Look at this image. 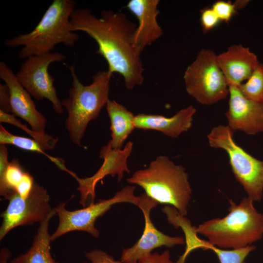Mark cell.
Masks as SVG:
<instances>
[{
    "label": "cell",
    "mask_w": 263,
    "mask_h": 263,
    "mask_svg": "<svg viewBox=\"0 0 263 263\" xmlns=\"http://www.w3.org/2000/svg\"><path fill=\"white\" fill-rule=\"evenodd\" d=\"M238 87L245 97L263 104V64L260 62L245 82Z\"/></svg>",
    "instance_id": "7402d4cb"
},
{
    "label": "cell",
    "mask_w": 263,
    "mask_h": 263,
    "mask_svg": "<svg viewBox=\"0 0 263 263\" xmlns=\"http://www.w3.org/2000/svg\"><path fill=\"white\" fill-rule=\"evenodd\" d=\"M65 59V56L59 52L30 56L22 63L16 74L20 84L31 96L38 100L47 99L55 112L59 114L63 112V107L54 85L55 78L49 74L48 67L54 62Z\"/></svg>",
    "instance_id": "30bf717a"
},
{
    "label": "cell",
    "mask_w": 263,
    "mask_h": 263,
    "mask_svg": "<svg viewBox=\"0 0 263 263\" xmlns=\"http://www.w3.org/2000/svg\"><path fill=\"white\" fill-rule=\"evenodd\" d=\"M159 3V0H130L127 4V8L136 17L138 22L132 41L141 53L163 34V29L157 21L160 13L158 9Z\"/></svg>",
    "instance_id": "9a60e30c"
},
{
    "label": "cell",
    "mask_w": 263,
    "mask_h": 263,
    "mask_svg": "<svg viewBox=\"0 0 263 263\" xmlns=\"http://www.w3.org/2000/svg\"><path fill=\"white\" fill-rule=\"evenodd\" d=\"M71 75L72 86L69 97L61 101L68 113L65 127L73 143L82 147L81 140L89 123L95 119L109 99L112 75L100 71L93 76V82L83 85L79 80L74 65L68 67Z\"/></svg>",
    "instance_id": "5b68a950"
},
{
    "label": "cell",
    "mask_w": 263,
    "mask_h": 263,
    "mask_svg": "<svg viewBox=\"0 0 263 263\" xmlns=\"http://www.w3.org/2000/svg\"><path fill=\"white\" fill-rule=\"evenodd\" d=\"M85 257L91 263H122L115 261L113 257L100 249H93L87 252Z\"/></svg>",
    "instance_id": "4316f807"
},
{
    "label": "cell",
    "mask_w": 263,
    "mask_h": 263,
    "mask_svg": "<svg viewBox=\"0 0 263 263\" xmlns=\"http://www.w3.org/2000/svg\"><path fill=\"white\" fill-rule=\"evenodd\" d=\"M56 214L55 208L43 221L39 223L32 245L25 253L11 260L10 263H58L50 252L51 235L49 232L50 219Z\"/></svg>",
    "instance_id": "d6986e66"
},
{
    "label": "cell",
    "mask_w": 263,
    "mask_h": 263,
    "mask_svg": "<svg viewBox=\"0 0 263 263\" xmlns=\"http://www.w3.org/2000/svg\"><path fill=\"white\" fill-rule=\"evenodd\" d=\"M211 8L220 21L225 22L230 21L237 11L234 3L230 1L218 0L213 4Z\"/></svg>",
    "instance_id": "d4e9b609"
},
{
    "label": "cell",
    "mask_w": 263,
    "mask_h": 263,
    "mask_svg": "<svg viewBox=\"0 0 263 263\" xmlns=\"http://www.w3.org/2000/svg\"><path fill=\"white\" fill-rule=\"evenodd\" d=\"M0 145H12L25 150L42 153L48 157L60 169L65 171L67 169L62 159L48 155L35 140L14 135L6 131L2 125L0 126Z\"/></svg>",
    "instance_id": "44dd1931"
},
{
    "label": "cell",
    "mask_w": 263,
    "mask_h": 263,
    "mask_svg": "<svg viewBox=\"0 0 263 263\" xmlns=\"http://www.w3.org/2000/svg\"><path fill=\"white\" fill-rule=\"evenodd\" d=\"M75 6L72 0H54L32 31L6 39L4 45L12 48L22 46L19 53L21 59L51 52L60 43L74 46L79 37L70 30Z\"/></svg>",
    "instance_id": "7a4b0ae2"
},
{
    "label": "cell",
    "mask_w": 263,
    "mask_h": 263,
    "mask_svg": "<svg viewBox=\"0 0 263 263\" xmlns=\"http://www.w3.org/2000/svg\"><path fill=\"white\" fill-rule=\"evenodd\" d=\"M195 113V108L190 105L180 110L170 117L159 114L139 113L135 116L134 126L139 129L157 131L168 136L175 138L191 128Z\"/></svg>",
    "instance_id": "e0dca14e"
},
{
    "label": "cell",
    "mask_w": 263,
    "mask_h": 263,
    "mask_svg": "<svg viewBox=\"0 0 263 263\" xmlns=\"http://www.w3.org/2000/svg\"><path fill=\"white\" fill-rule=\"evenodd\" d=\"M216 59L228 85L237 86L250 77L260 63L257 56L242 44L230 46Z\"/></svg>",
    "instance_id": "2e32d148"
},
{
    "label": "cell",
    "mask_w": 263,
    "mask_h": 263,
    "mask_svg": "<svg viewBox=\"0 0 263 263\" xmlns=\"http://www.w3.org/2000/svg\"><path fill=\"white\" fill-rule=\"evenodd\" d=\"M249 2L248 0H237L233 2L235 8L237 10H240L245 7Z\"/></svg>",
    "instance_id": "4dcf8cb0"
},
{
    "label": "cell",
    "mask_w": 263,
    "mask_h": 263,
    "mask_svg": "<svg viewBox=\"0 0 263 263\" xmlns=\"http://www.w3.org/2000/svg\"><path fill=\"white\" fill-rule=\"evenodd\" d=\"M200 20L204 33H207L215 28L220 21L211 7L206 8L201 11Z\"/></svg>",
    "instance_id": "484cf974"
},
{
    "label": "cell",
    "mask_w": 263,
    "mask_h": 263,
    "mask_svg": "<svg viewBox=\"0 0 263 263\" xmlns=\"http://www.w3.org/2000/svg\"></svg>",
    "instance_id": "d6a6232c"
},
{
    "label": "cell",
    "mask_w": 263,
    "mask_h": 263,
    "mask_svg": "<svg viewBox=\"0 0 263 263\" xmlns=\"http://www.w3.org/2000/svg\"><path fill=\"white\" fill-rule=\"evenodd\" d=\"M255 249L256 246L251 245L232 250L219 248L215 254L220 263H244L248 255Z\"/></svg>",
    "instance_id": "cb8c5ba5"
},
{
    "label": "cell",
    "mask_w": 263,
    "mask_h": 263,
    "mask_svg": "<svg viewBox=\"0 0 263 263\" xmlns=\"http://www.w3.org/2000/svg\"><path fill=\"white\" fill-rule=\"evenodd\" d=\"M0 77L9 89L11 113L26 121L33 131L44 132L47 123L45 117L37 110L31 95L3 61L0 62Z\"/></svg>",
    "instance_id": "5bb4252c"
},
{
    "label": "cell",
    "mask_w": 263,
    "mask_h": 263,
    "mask_svg": "<svg viewBox=\"0 0 263 263\" xmlns=\"http://www.w3.org/2000/svg\"><path fill=\"white\" fill-rule=\"evenodd\" d=\"M135 189L133 186H127L110 199H100L96 203H90L82 209L75 210H67L66 203H60L55 208L59 223L55 232L51 235V242L75 230L85 231L97 238L99 231L94 226L96 219L109 210L112 206L119 203H130L137 206L140 197L134 195Z\"/></svg>",
    "instance_id": "ba28073f"
},
{
    "label": "cell",
    "mask_w": 263,
    "mask_h": 263,
    "mask_svg": "<svg viewBox=\"0 0 263 263\" xmlns=\"http://www.w3.org/2000/svg\"><path fill=\"white\" fill-rule=\"evenodd\" d=\"M217 55L202 49L184 72L187 92L199 103L214 104L229 94V85L219 66Z\"/></svg>",
    "instance_id": "52a82bcc"
},
{
    "label": "cell",
    "mask_w": 263,
    "mask_h": 263,
    "mask_svg": "<svg viewBox=\"0 0 263 263\" xmlns=\"http://www.w3.org/2000/svg\"><path fill=\"white\" fill-rule=\"evenodd\" d=\"M11 257L10 251L6 247H3L0 252V263H8Z\"/></svg>",
    "instance_id": "f546056e"
},
{
    "label": "cell",
    "mask_w": 263,
    "mask_h": 263,
    "mask_svg": "<svg viewBox=\"0 0 263 263\" xmlns=\"http://www.w3.org/2000/svg\"><path fill=\"white\" fill-rule=\"evenodd\" d=\"M133 148V143L129 141L123 149L114 150L107 144L101 149L99 157L103 163L97 172L91 177L84 178L76 176L78 183L77 189L80 193L79 203L85 207L87 202L94 203L97 183L107 175H117L118 181L122 179L125 172L130 173L127 161Z\"/></svg>",
    "instance_id": "7c38bea8"
},
{
    "label": "cell",
    "mask_w": 263,
    "mask_h": 263,
    "mask_svg": "<svg viewBox=\"0 0 263 263\" xmlns=\"http://www.w3.org/2000/svg\"><path fill=\"white\" fill-rule=\"evenodd\" d=\"M0 122L10 124L22 129L38 142L45 151L54 149L58 140L57 138L48 135L45 132H36L29 129L26 125L22 124L17 119L14 114L5 113L1 110H0Z\"/></svg>",
    "instance_id": "603a6c76"
},
{
    "label": "cell",
    "mask_w": 263,
    "mask_h": 263,
    "mask_svg": "<svg viewBox=\"0 0 263 263\" xmlns=\"http://www.w3.org/2000/svg\"><path fill=\"white\" fill-rule=\"evenodd\" d=\"M137 206L143 213L145 227L140 239L131 247L123 249L121 256L122 263H138V260L149 254L156 248L165 246L172 247L176 245H184L182 236L171 237L158 230L153 225L150 217L151 209L158 203L145 193L142 194Z\"/></svg>",
    "instance_id": "8fae6325"
},
{
    "label": "cell",
    "mask_w": 263,
    "mask_h": 263,
    "mask_svg": "<svg viewBox=\"0 0 263 263\" xmlns=\"http://www.w3.org/2000/svg\"><path fill=\"white\" fill-rule=\"evenodd\" d=\"M249 197L236 205L229 200V213L223 218H213L196 226L197 233L222 248L239 249L261 239L263 236V213L258 212Z\"/></svg>",
    "instance_id": "3957f363"
},
{
    "label": "cell",
    "mask_w": 263,
    "mask_h": 263,
    "mask_svg": "<svg viewBox=\"0 0 263 263\" xmlns=\"http://www.w3.org/2000/svg\"><path fill=\"white\" fill-rule=\"evenodd\" d=\"M136 27L124 13L112 10H102L98 18L89 9L78 8L70 18V30L83 32L96 42V53L106 61L107 71L121 75L129 90L144 80L141 52L132 41Z\"/></svg>",
    "instance_id": "6da1fadb"
},
{
    "label": "cell",
    "mask_w": 263,
    "mask_h": 263,
    "mask_svg": "<svg viewBox=\"0 0 263 263\" xmlns=\"http://www.w3.org/2000/svg\"><path fill=\"white\" fill-rule=\"evenodd\" d=\"M234 131L227 125L214 127L207 135L210 146L224 150L236 180L243 186L248 197L260 202L263 196V161L248 153L236 144Z\"/></svg>",
    "instance_id": "8992f818"
},
{
    "label": "cell",
    "mask_w": 263,
    "mask_h": 263,
    "mask_svg": "<svg viewBox=\"0 0 263 263\" xmlns=\"http://www.w3.org/2000/svg\"><path fill=\"white\" fill-rule=\"evenodd\" d=\"M244 263H247L244 262Z\"/></svg>",
    "instance_id": "1f68e13d"
},
{
    "label": "cell",
    "mask_w": 263,
    "mask_h": 263,
    "mask_svg": "<svg viewBox=\"0 0 263 263\" xmlns=\"http://www.w3.org/2000/svg\"><path fill=\"white\" fill-rule=\"evenodd\" d=\"M0 110L11 113L10 93L5 83L0 84Z\"/></svg>",
    "instance_id": "f1b7e54d"
},
{
    "label": "cell",
    "mask_w": 263,
    "mask_h": 263,
    "mask_svg": "<svg viewBox=\"0 0 263 263\" xmlns=\"http://www.w3.org/2000/svg\"><path fill=\"white\" fill-rule=\"evenodd\" d=\"M138 263H176L170 260L169 250H165L162 253L158 252L150 253L140 258Z\"/></svg>",
    "instance_id": "83f0119b"
},
{
    "label": "cell",
    "mask_w": 263,
    "mask_h": 263,
    "mask_svg": "<svg viewBox=\"0 0 263 263\" xmlns=\"http://www.w3.org/2000/svg\"><path fill=\"white\" fill-rule=\"evenodd\" d=\"M4 198L8 201V204L0 215V241L16 227L43 221L54 209L50 204V195L46 189L35 182L27 198H23L16 192L12 191Z\"/></svg>",
    "instance_id": "9c48e42d"
},
{
    "label": "cell",
    "mask_w": 263,
    "mask_h": 263,
    "mask_svg": "<svg viewBox=\"0 0 263 263\" xmlns=\"http://www.w3.org/2000/svg\"><path fill=\"white\" fill-rule=\"evenodd\" d=\"M228 94L227 126L234 132L239 130L250 135L263 132V104L245 97L237 86L229 85Z\"/></svg>",
    "instance_id": "4fadbf2b"
},
{
    "label": "cell",
    "mask_w": 263,
    "mask_h": 263,
    "mask_svg": "<svg viewBox=\"0 0 263 263\" xmlns=\"http://www.w3.org/2000/svg\"><path fill=\"white\" fill-rule=\"evenodd\" d=\"M33 181V176L24 169L19 160L13 159L0 177V194L4 198L12 191L18 192Z\"/></svg>",
    "instance_id": "ffe728a7"
},
{
    "label": "cell",
    "mask_w": 263,
    "mask_h": 263,
    "mask_svg": "<svg viewBox=\"0 0 263 263\" xmlns=\"http://www.w3.org/2000/svg\"><path fill=\"white\" fill-rule=\"evenodd\" d=\"M106 110L111 122V139L107 145L114 150H121L125 140L135 128V115L124 106L110 99Z\"/></svg>",
    "instance_id": "ac0fdd59"
},
{
    "label": "cell",
    "mask_w": 263,
    "mask_h": 263,
    "mask_svg": "<svg viewBox=\"0 0 263 263\" xmlns=\"http://www.w3.org/2000/svg\"><path fill=\"white\" fill-rule=\"evenodd\" d=\"M185 168L175 164L165 155H159L146 169L135 171L128 183L141 187L158 204L172 206L185 216L192 190Z\"/></svg>",
    "instance_id": "277c9868"
}]
</instances>
